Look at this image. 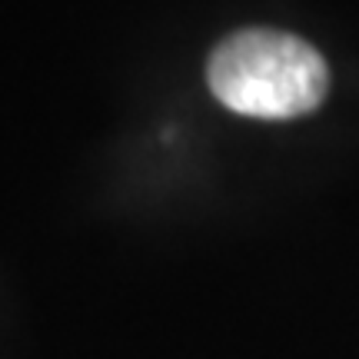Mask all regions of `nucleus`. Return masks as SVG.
<instances>
[{
	"label": "nucleus",
	"instance_id": "obj_1",
	"mask_svg": "<svg viewBox=\"0 0 359 359\" xmlns=\"http://www.w3.org/2000/svg\"><path fill=\"white\" fill-rule=\"evenodd\" d=\"M206 83L223 107L253 120H293L316 110L330 87L320 50L283 30H240L210 53Z\"/></svg>",
	"mask_w": 359,
	"mask_h": 359
}]
</instances>
